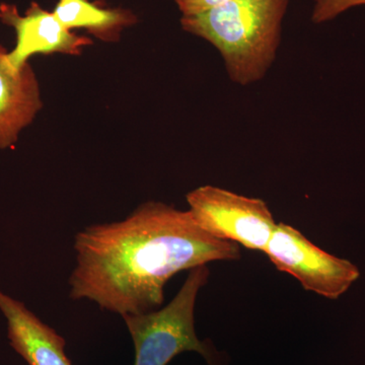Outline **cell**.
<instances>
[{
    "instance_id": "6da1fadb",
    "label": "cell",
    "mask_w": 365,
    "mask_h": 365,
    "mask_svg": "<svg viewBox=\"0 0 365 365\" xmlns=\"http://www.w3.org/2000/svg\"><path fill=\"white\" fill-rule=\"evenodd\" d=\"M73 249L69 297L121 317L162 307L165 284L182 271L241 258L239 245L207 234L189 210L158 201L119 222L83 228Z\"/></svg>"
},
{
    "instance_id": "7a4b0ae2",
    "label": "cell",
    "mask_w": 365,
    "mask_h": 365,
    "mask_svg": "<svg viewBox=\"0 0 365 365\" xmlns=\"http://www.w3.org/2000/svg\"><path fill=\"white\" fill-rule=\"evenodd\" d=\"M289 0H230L195 16H182L185 32L222 55L228 78L240 86L260 81L277 55Z\"/></svg>"
},
{
    "instance_id": "3957f363",
    "label": "cell",
    "mask_w": 365,
    "mask_h": 365,
    "mask_svg": "<svg viewBox=\"0 0 365 365\" xmlns=\"http://www.w3.org/2000/svg\"><path fill=\"white\" fill-rule=\"evenodd\" d=\"M209 274L207 265L192 269L167 306L150 313L123 316L135 348L134 365H168L186 351L198 352L212 361L210 348L197 337L194 317L199 290L207 283Z\"/></svg>"
},
{
    "instance_id": "277c9868",
    "label": "cell",
    "mask_w": 365,
    "mask_h": 365,
    "mask_svg": "<svg viewBox=\"0 0 365 365\" xmlns=\"http://www.w3.org/2000/svg\"><path fill=\"white\" fill-rule=\"evenodd\" d=\"M197 225L216 239L265 252L277 223L265 201L220 187L201 186L186 195Z\"/></svg>"
},
{
    "instance_id": "5b68a950",
    "label": "cell",
    "mask_w": 365,
    "mask_h": 365,
    "mask_svg": "<svg viewBox=\"0 0 365 365\" xmlns=\"http://www.w3.org/2000/svg\"><path fill=\"white\" fill-rule=\"evenodd\" d=\"M264 253L278 270L299 280L307 292L327 299H337L360 276L351 262L314 246L287 223H277Z\"/></svg>"
},
{
    "instance_id": "8992f818",
    "label": "cell",
    "mask_w": 365,
    "mask_h": 365,
    "mask_svg": "<svg viewBox=\"0 0 365 365\" xmlns=\"http://www.w3.org/2000/svg\"><path fill=\"white\" fill-rule=\"evenodd\" d=\"M0 23L13 29L16 45L7 53L9 63L23 68L37 54H66L81 56L93 40L68 30L53 11L43 9L38 2H31L21 14L16 4H0Z\"/></svg>"
},
{
    "instance_id": "52a82bcc",
    "label": "cell",
    "mask_w": 365,
    "mask_h": 365,
    "mask_svg": "<svg viewBox=\"0 0 365 365\" xmlns=\"http://www.w3.org/2000/svg\"><path fill=\"white\" fill-rule=\"evenodd\" d=\"M0 44V150L18 143L43 108L39 81L30 63L16 68Z\"/></svg>"
},
{
    "instance_id": "ba28073f",
    "label": "cell",
    "mask_w": 365,
    "mask_h": 365,
    "mask_svg": "<svg viewBox=\"0 0 365 365\" xmlns=\"http://www.w3.org/2000/svg\"><path fill=\"white\" fill-rule=\"evenodd\" d=\"M0 312L7 324V337L14 351L29 365H72L66 340L41 321L24 302L0 289Z\"/></svg>"
},
{
    "instance_id": "9c48e42d",
    "label": "cell",
    "mask_w": 365,
    "mask_h": 365,
    "mask_svg": "<svg viewBox=\"0 0 365 365\" xmlns=\"http://www.w3.org/2000/svg\"><path fill=\"white\" fill-rule=\"evenodd\" d=\"M53 14L68 30L83 29L103 42H118L125 29L138 21L124 7H110L90 0H58Z\"/></svg>"
},
{
    "instance_id": "30bf717a",
    "label": "cell",
    "mask_w": 365,
    "mask_h": 365,
    "mask_svg": "<svg viewBox=\"0 0 365 365\" xmlns=\"http://www.w3.org/2000/svg\"><path fill=\"white\" fill-rule=\"evenodd\" d=\"M357 6H365V0H314L312 21L317 25L328 23Z\"/></svg>"
},
{
    "instance_id": "8fae6325",
    "label": "cell",
    "mask_w": 365,
    "mask_h": 365,
    "mask_svg": "<svg viewBox=\"0 0 365 365\" xmlns=\"http://www.w3.org/2000/svg\"><path fill=\"white\" fill-rule=\"evenodd\" d=\"M230 0H175L182 16H195Z\"/></svg>"
}]
</instances>
